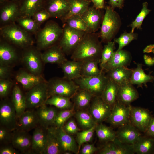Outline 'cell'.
I'll return each mask as SVG.
<instances>
[{"mask_svg":"<svg viewBox=\"0 0 154 154\" xmlns=\"http://www.w3.org/2000/svg\"><path fill=\"white\" fill-rule=\"evenodd\" d=\"M99 38V34L97 33L86 32L72 53V60L80 61L100 60L103 47Z\"/></svg>","mask_w":154,"mask_h":154,"instance_id":"1","label":"cell"},{"mask_svg":"<svg viewBox=\"0 0 154 154\" xmlns=\"http://www.w3.org/2000/svg\"><path fill=\"white\" fill-rule=\"evenodd\" d=\"M0 35L1 38L23 49L33 46L34 42L31 35L16 23L0 26Z\"/></svg>","mask_w":154,"mask_h":154,"instance_id":"2","label":"cell"},{"mask_svg":"<svg viewBox=\"0 0 154 154\" xmlns=\"http://www.w3.org/2000/svg\"><path fill=\"white\" fill-rule=\"evenodd\" d=\"M62 32V28L56 22L51 20L48 21L35 34L36 47L40 50H45L57 44Z\"/></svg>","mask_w":154,"mask_h":154,"instance_id":"3","label":"cell"},{"mask_svg":"<svg viewBox=\"0 0 154 154\" xmlns=\"http://www.w3.org/2000/svg\"><path fill=\"white\" fill-rule=\"evenodd\" d=\"M105 13L101 25L100 37L102 42L107 43L111 41L118 31L121 20L118 13L110 6L105 7Z\"/></svg>","mask_w":154,"mask_h":154,"instance_id":"4","label":"cell"},{"mask_svg":"<svg viewBox=\"0 0 154 154\" xmlns=\"http://www.w3.org/2000/svg\"><path fill=\"white\" fill-rule=\"evenodd\" d=\"M48 98L53 95H59L70 99L79 89L73 80L65 78H54L48 82Z\"/></svg>","mask_w":154,"mask_h":154,"instance_id":"5","label":"cell"},{"mask_svg":"<svg viewBox=\"0 0 154 154\" xmlns=\"http://www.w3.org/2000/svg\"><path fill=\"white\" fill-rule=\"evenodd\" d=\"M58 44L65 54H72L86 32L70 27L65 23Z\"/></svg>","mask_w":154,"mask_h":154,"instance_id":"6","label":"cell"},{"mask_svg":"<svg viewBox=\"0 0 154 154\" xmlns=\"http://www.w3.org/2000/svg\"><path fill=\"white\" fill-rule=\"evenodd\" d=\"M108 79L103 71L101 74L97 76L81 77L73 80L79 88L88 91L95 97L101 96Z\"/></svg>","mask_w":154,"mask_h":154,"instance_id":"7","label":"cell"},{"mask_svg":"<svg viewBox=\"0 0 154 154\" xmlns=\"http://www.w3.org/2000/svg\"><path fill=\"white\" fill-rule=\"evenodd\" d=\"M26 108H37L45 104L48 98V82L40 83L30 89L25 95Z\"/></svg>","mask_w":154,"mask_h":154,"instance_id":"8","label":"cell"},{"mask_svg":"<svg viewBox=\"0 0 154 154\" xmlns=\"http://www.w3.org/2000/svg\"><path fill=\"white\" fill-rule=\"evenodd\" d=\"M22 60L29 72L36 75H41L42 70L41 53L33 46L23 49Z\"/></svg>","mask_w":154,"mask_h":154,"instance_id":"9","label":"cell"},{"mask_svg":"<svg viewBox=\"0 0 154 154\" xmlns=\"http://www.w3.org/2000/svg\"><path fill=\"white\" fill-rule=\"evenodd\" d=\"M131 106L117 101L112 107L106 121L112 126L118 127L130 123Z\"/></svg>","mask_w":154,"mask_h":154,"instance_id":"10","label":"cell"},{"mask_svg":"<svg viewBox=\"0 0 154 154\" xmlns=\"http://www.w3.org/2000/svg\"><path fill=\"white\" fill-rule=\"evenodd\" d=\"M111 107L100 96L94 97L89 105V112L97 124L106 121L110 116Z\"/></svg>","mask_w":154,"mask_h":154,"instance_id":"11","label":"cell"},{"mask_svg":"<svg viewBox=\"0 0 154 154\" xmlns=\"http://www.w3.org/2000/svg\"><path fill=\"white\" fill-rule=\"evenodd\" d=\"M153 117L151 112L148 109L131 106L130 122L139 131L145 133Z\"/></svg>","mask_w":154,"mask_h":154,"instance_id":"12","label":"cell"},{"mask_svg":"<svg viewBox=\"0 0 154 154\" xmlns=\"http://www.w3.org/2000/svg\"><path fill=\"white\" fill-rule=\"evenodd\" d=\"M21 15L19 2L8 0L0 5V26L16 23Z\"/></svg>","mask_w":154,"mask_h":154,"instance_id":"13","label":"cell"},{"mask_svg":"<svg viewBox=\"0 0 154 154\" xmlns=\"http://www.w3.org/2000/svg\"><path fill=\"white\" fill-rule=\"evenodd\" d=\"M17 116L11 102L2 101L0 105V123L1 126L10 131L15 130L17 126Z\"/></svg>","mask_w":154,"mask_h":154,"instance_id":"14","label":"cell"},{"mask_svg":"<svg viewBox=\"0 0 154 154\" xmlns=\"http://www.w3.org/2000/svg\"><path fill=\"white\" fill-rule=\"evenodd\" d=\"M69 8V0H46L43 8L50 14V17L64 21Z\"/></svg>","mask_w":154,"mask_h":154,"instance_id":"15","label":"cell"},{"mask_svg":"<svg viewBox=\"0 0 154 154\" xmlns=\"http://www.w3.org/2000/svg\"><path fill=\"white\" fill-rule=\"evenodd\" d=\"M100 154H133V145L123 143L117 137L114 140L106 143L99 151Z\"/></svg>","mask_w":154,"mask_h":154,"instance_id":"16","label":"cell"},{"mask_svg":"<svg viewBox=\"0 0 154 154\" xmlns=\"http://www.w3.org/2000/svg\"><path fill=\"white\" fill-rule=\"evenodd\" d=\"M100 10L94 6H90L81 15L90 32L96 33L100 27L104 16Z\"/></svg>","mask_w":154,"mask_h":154,"instance_id":"17","label":"cell"},{"mask_svg":"<svg viewBox=\"0 0 154 154\" xmlns=\"http://www.w3.org/2000/svg\"><path fill=\"white\" fill-rule=\"evenodd\" d=\"M139 131L130 122L118 127L116 137L123 143L133 145L141 136Z\"/></svg>","mask_w":154,"mask_h":154,"instance_id":"18","label":"cell"},{"mask_svg":"<svg viewBox=\"0 0 154 154\" xmlns=\"http://www.w3.org/2000/svg\"><path fill=\"white\" fill-rule=\"evenodd\" d=\"M139 97L137 90L130 81L119 85L117 96L118 102L126 106H129Z\"/></svg>","mask_w":154,"mask_h":154,"instance_id":"19","label":"cell"},{"mask_svg":"<svg viewBox=\"0 0 154 154\" xmlns=\"http://www.w3.org/2000/svg\"><path fill=\"white\" fill-rule=\"evenodd\" d=\"M132 60L130 52L123 49L114 51L111 58L105 65L103 70L106 72L120 66L127 67Z\"/></svg>","mask_w":154,"mask_h":154,"instance_id":"20","label":"cell"},{"mask_svg":"<svg viewBox=\"0 0 154 154\" xmlns=\"http://www.w3.org/2000/svg\"><path fill=\"white\" fill-rule=\"evenodd\" d=\"M65 54L57 44L45 50L41 53L43 63L55 64L60 65L67 60Z\"/></svg>","mask_w":154,"mask_h":154,"instance_id":"21","label":"cell"},{"mask_svg":"<svg viewBox=\"0 0 154 154\" xmlns=\"http://www.w3.org/2000/svg\"><path fill=\"white\" fill-rule=\"evenodd\" d=\"M55 129L63 153L70 151L75 154L79 153L78 145L72 135L66 133L62 128L55 127Z\"/></svg>","mask_w":154,"mask_h":154,"instance_id":"22","label":"cell"},{"mask_svg":"<svg viewBox=\"0 0 154 154\" xmlns=\"http://www.w3.org/2000/svg\"><path fill=\"white\" fill-rule=\"evenodd\" d=\"M18 54L12 44L1 38L0 65L11 66L17 60Z\"/></svg>","mask_w":154,"mask_h":154,"instance_id":"23","label":"cell"},{"mask_svg":"<svg viewBox=\"0 0 154 154\" xmlns=\"http://www.w3.org/2000/svg\"><path fill=\"white\" fill-rule=\"evenodd\" d=\"M37 108L36 112L40 126L46 129L52 126L58 112L56 108L48 106L45 104Z\"/></svg>","mask_w":154,"mask_h":154,"instance_id":"24","label":"cell"},{"mask_svg":"<svg viewBox=\"0 0 154 154\" xmlns=\"http://www.w3.org/2000/svg\"><path fill=\"white\" fill-rule=\"evenodd\" d=\"M31 139L27 131L19 129L12 133L11 142L15 148L24 153L31 149Z\"/></svg>","mask_w":154,"mask_h":154,"instance_id":"25","label":"cell"},{"mask_svg":"<svg viewBox=\"0 0 154 154\" xmlns=\"http://www.w3.org/2000/svg\"><path fill=\"white\" fill-rule=\"evenodd\" d=\"M31 139V149L35 153L43 154L47 139V129L41 126L34 129Z\"/></svg>","mask_w":154,"mask_h":154,"instance_id":"26","label":"cell"},{"mask_svg":"<svg viewBox=\"0 0 154 154\" xmlns=\"http://www.w3.org/2000/svg\"><path fill=\"white\" fill-rule=\"evenodd\" d=\"M63 153L56 135L55 127L51 126L47 129V139L44 154Z\"/></svg>","mask_w":154,"mask_h":154,"instance_id":"27","label":"cell"},{"mask_svg":"<svg viewBox=\"0 0 154 154\" xmlns=\"http://www.w3.org/2000/svg\"><path fill=\"white\" fill-rule=\"evenodd\" d=\"M15 79L24 88L27 90L40 83L46 81L41 75H35L25 71H21L17 73Z\"/></svg>","mask_w":154,"mask_h":154,"instance_id":"28","label":"cell"},{"mask_svg":"<svg viewBox=\"0 0 154 154\" xmlns=\"http://www.w3.org/2000/svg\"><path fill=\"white\" fill-rule=\"evenodd\" d=\"M19 129L29 131L37 127L39 120L36 111H25L19 117Z\"/></svg>","mask_w":154,"mask_h":154,"instance_id":"29","label":"cell"},{"mask_svg":"<svg viewBox=\"0 0 154 154\" xmlns=\"http://www.w3.org/2000/svg\"><path fill=\"white\" fill-rule=\"evenodd\" d=\"M82 61L67 60L60 66L64 77L74 80L82 77L81 69Z\"/></svg>","mask_w":154,"mask_h":154,"instance_id":"30","label":"cell"},{"mask_svg":"<svg viewBox=\"0 0 154 154\" xmlns=\"http://www.w3.org/2000/svg\"><path fill=\"white\" fill-rule=\"evenodd\" d=\"M46 0H21L19 2L21 16L32 17L43 8Z\"/></svg>","mask_w":154,"mask_h":154,"instance_id":"31","label":"cell"},{"mask_svg":"<svg viewBox=\"0 0 154 154\" xmlns=\"http://www.w3.org/2000/svg\"><path fill=\"white\" fill-rule=\"evenodd\" d=\"M132 71L133 70L127 67L120 66L106 72V75L109 78L119 85L130 81Z\"/></svg>","mask_w":154,"mask_h":154,"instance_id":"32","label":"cell"},{"mask_svg":"<svg viewBox=\"0 0 154 154\" xmlns=\"http://www.w3.org/2000/svg\"><path fill=\"white\" fill-rule=\"evenodd\" d=\"M11 98V102L15 110L17 117L19 118L27 108L25 95L17 85L13 89Z\"/></svg>","mask_w":154,"mask_h":154,"instance_id":"33","label":"cell"},{"mask_svg":"<svg viewBox=\"0 0 154 154\" xmlns=\"http://www.w3.org/2000/svg\"><path fill=\"white\" fill-rule=\"evenodd\" d=\"M133 146L135 153L137 154L154 153V138L146 135L141 136Z\"/></svg>","mask_w":154,"mask_h":154,"instance_id":"34","label":"cell"},{"mask_svg":"<svg viewBox=\"0 0 154 154\" xmlns=\"http://www.w3.org/2000/svg\"><path fill=\"white\" fill-rule=\"evenodd\" d=\"M107 84L100 97L112 107L117 102L119 85L109 78Z\"/></svg>","mask_w":154,"mask_h":154,"instance_id":"35","label":"cell"},{"mask_svg":"<svg viewBox=\"0 0 154 154\" xmlns=\"http://www.w3.org/2000/svg\"><path fill=\"white\" fill-rule=\"evenodd\" d=\"M137 66L133 70L130 82L132 84L137 85L139 87H141L143 84L146 86V83L154 80V76L145 73L142 69L141 64H137Z\"/></svg>","mask_w":154,"mask_h":154,"instance_id":"36","label":"cell"},{"mask_svg":"<svg viewBox=\"0 0 154 154\" xmlns=\"http://www.w3.org/2000/svg\"><path fill=\"white\" fill-rule=\"evenodd\" d=\"M93 97L88 91L79 88L71 99H72L74 107L81 110L90 105Z\"/></svg>","mask_w":154,"mask_h":154,"instance_id":"37","label":"cell"},{"mask_svg":"<svg viewBox=\"0 0 154 154\" xmlns=\"http://www.w3.org/2000/svg\"><path fill=\"white\" fill-rule=\"evenodd\" d=\"M69 8L68 13L64 21L71 16L75 15H81L90 7V0H69Z\"/></svg>","mask_w":154,"mask_h":154,"instance_id":"38","label":"cell"},{"mask_svg":"<svg viewBox=\"0 0 154 154\" xmlns=\"http://www.w3.org/2000/svg\"><path fill=\"white\" fill-rule=\"evenodd\" d=\"M99 60H90L82 61L81 75L83 77H90L97 76L103 71L98 67Z\"/></svg>","mask_w":154,"mask_h":154,"instance_id":"39","label":"cell"},{"mask_svg":"<svg viewBox=\"0 0 154 154\" xmlns=\"http://www.w3.org/2000/svg\"><path fill=\"white\" fill-rule=\"evenodd\" d=\"M95 131L99 140L101 142L112 141L116 137V132L102 123L96 124Z\"/></svg>","mask_w":154,"mask_h":154,"instance_id":"40","label":"cell"},{"mask_svg":"<svg viewBox=\"0 0 154 154\" xmlns=\"http://www.w3.org/2000/svg\"><path fill=\"white\" fill-rule=\"evenodd\" d=\"M70 98L59 95H53L49 97L46 100L45 104L53 106L56 108L63 110L71 109L74 105Z\"/></svg>","mask_w":154,"mask_h":154,"instance_id":"41","label":"cell"},{"mask_svg":"<svg viewBox=\"0 0 154 154\" xmlns=\"http://www.w3.org/2000/svg\"><path fill=\"white\" fill-rule=\"evenodd\" d=\"M16 23L31 35H35L41 29L40 26L31 17L20 16L17 19Z\"/></svg>","mask_w":154,"mask_h":154,"instance_id":"42","label":"cell"},{"mask_svg":"<svg viewBox=\"0 0 154 154\" xmlns=\"http://www.w3.org/2000/svg\"><path fill=\"white\" fill-rule=\"evenodd\" d=\"M74 115L80 127L83 130L90 129L97 124L89 112L78 110Z\"/></svg>","mask_w":154,"mask_h":154,"instance_id":"43","label":"cell"},{"mask_svg":"<svg viewBox=\"0 0 154 154\" xmlns=\"http://www.w3.org/2000/svg\"><path fill=\"white\" fill-rule=\"evenodd\" d=\"M74 107L69 109L61 110L58 111L55 118L53 125L56 128H62L66 122L74 115Z\"/></svg>","mask_w":154,"mask_h":154,"instance_id":"44","label":"cell"},{"mask_svg":"<svg viewBox=\"0 0 154 154\" xmlns=\"http://www.w3.org/2000/svg\"><path fill=\"white\" fill-rule=\"evenodd\" d=\"M115 48V42L112 41L107 42L103 47L99 63L100 70L102 71L112 56Z\"/></svg>","mask_w":154,"mask_h":154,"instance_id":"45","label":"cell"},{"mask_svg":"<svg viewBox=\"0 0 154 154\" xmlns=\"http://www.w3.org/2000/svg\"><path fill=\"white\" fill-rule=\"evenodd\" d=\"M64 23L73 29L86 32H89L86 23L80 15L71 16L66 20Z\"/></svg>","mask_w":154,"mask_h":154,"instance_id":"46","label":"cell"},{"mask_svg":"<svg viewBox=\"0 0 154 154\" xmlns=\"http://www.w3.org/2000/svg\"><path fill=\"white\" fill-rule=\"evenodd\" d=\"M148 3L147 2H145L143 3L141 11L130 25L131 28V32H134V30L136 28L141 29V25L144 19L151 11L148 8Z\"/></svg>","mask_w":154,"mask_h":154,"instance_id":"47","label":"cell"},{"mask_svg":"<svg viewBox=\"0 0 154 154\" xmlns=\"http://www.w3.org/2000/svg\"><path fill=\"white\" fill-rule=\"evenodd\" d=\"M96 125L90 129L79 131L76 134V140L78 145L79 151L82 145L92 140L95 131Z\"/></svg>","mask_w":154,"mask_h":154,"instance_id":"48","label":"cell"},{"mask_svg":"<svg viewBox=\"0 0 154 154\" xmlns=\"http://www.w3.org/2000/svg\"><path fill=\"white\" fill-rule=\"evenodd\" d=\"M137 34L131 32L129 33L125 32L120 36L114 40V42L118 44V47L117 50H122L125 46L129 44L134 40L137 39Z\"/></svg>","mask_w":154,"mask_h":154,"instance_id":"49","label":"cell"},{"mask_svg":"<svg viewBox=\"0 0 154 154\" xmlns=\"http://www.w3.org/2000/svg\"><path fill=\"white\" fill-rule=\"evenodd\" d=\"M13 85L12 82L8 78L0 79V96H7L9 94Z\"/></svg>","mask_w":154,"mask_h":154,"instance_id":"50","label":"cell"},{"mask_svg":"<svg viewBox=\"0 0 154 154\" xmlns=\"http://www.w3.org/2000/svg\"><path fill=\"white\" fill-rule=\"evenodd\" d=\"M32 18L38 25H41L50 17L49 13L44 9L43 8L35 13Z\"/></svg>","mask_w":154,"mask_h":154,"instance_id":"51","label":"cell"},{"mask_svg":"<svg viewBox=\"0 0 154 154\" xmlns=\"http://www.w3.org/2000/svg\"><path fill=\"white\" fill-rule=\"evenodd\" d=\"M62 128L66 133L71 135L76 134L80 130L75 121L72 119L66 123Z\"/></svg>","mask_w":154,"mask_h":154,"instance_id":"52","label":"cell"},{"mask_svg":"<svg viewBox=\"0 0 154 154\" xmlns=\"http://www.w3.org/2000/svg\"><path fill=\"white\" fill-rule=\"evenodd\" d=\"M7 129L1 126L0 128V142L7 143L11 142L12 134Z\"/></svg>","mask_w":154,"mask_h":154,"instance_id":"53","label":"cell"},{"mask_svg":"<svg viewBox=\"0 0 154 154\" xmlns=\"http://www.w3.org/2000/svg\"><path fill=\"white\" fill-rule=\"evenodd\" d=\"M98 150V148L95 146L94 144H84L80 149L79 153L81 154H93Z\"/></svg>","mask_w":154,"mask_h":154,"instance_id":"54","label":"cell"},{"mask_svg":"<svg viewBox=\"0 0 154 154\" xmlns=\"http://www.w3.org/2000/svg\"><path fill=\"white\" fill-rule=\"evenodd\" d=\"M11 72L10 66L0 65V79L8 78L10 75Z\"/></svg>","mask_w":154,"mask_h":154,"instance_id":"55","label":"cell"},{"mask_svg":"<svg viewBox=\"0 0 154 154\" xmlns=\"http://www.w3.org/2000/svg\"><path fill=\"white\" fill-rule=\"evenodd\" d=\"M125 0H109L108 4L113 9L121 8L124 5Z\"/></svg>","mask_w":154,"mask_h":154,"instance_id":"56","label":"cell"},{"mask_svg":"<svg viewBox=\"0 0 154 154\" xmlns=\"http://www.w3.org/2000/svg\"><path fill=\"white\" fill-rule=\"evenodd\" d=\"M145 133V135L154 138V116Z\"/></svg>","mask_w":154,"mask_h":154,"instance_id":"57","label":"cell"},{"mask_svg":"<svg viewBox=\"0 0 154 154\" xmlns=\"http://www.w3.org/2000/svg\"><path fill=\"white\" fill-rule=\"evenodd\" d=\"M18 152L12 147L6 146L2 147L0 150V154H16Z\"/></svg>","mask_w":154,"mask_h":154,"instance_id":"58","label":"cell"},{"mask_svg":"<svg viewBox=\"0 0 154 154\" xmlns=\"http://www.w3.org/2000/svg\"><path fill=\"white\" fill-rule=\"evenodd\" d=\"M96 9H101L105 8L104 0H90Z\"/></svg>","mask_w":154,"mask_h":154,"instance_id":"59","label":"cell"},{"mask_svg":"<svg viewBox=\"0 0 154 154\" xmlns=\"http://www.w3.org/2000/svg\"><path fill=\"white\" fill-rule=\"evenodd\" d=\"M143 58L145 63L148 66H151L154 64V57L145 54Z\"/></svg>","mask_w":154,"mask_h":154,"instance_id":"60","label":"cell"},{"mask_svg":"<svg viewBox=\"0 0 154 154\" xmlns=\"http://www.w3.org/2000/svg\"><path fill=\"white\" fill-rule=\"evenodd\" d=\"M144 52L147 53L152 52L154 53V45H150L148 46L145 49Z\"/></svg>","mask_w":154,"mask_h":154,"instance_id":"61","label":"cell"},{"mask_svg":"<svg viewBox=\"0 0 154 154\" xmlns=\"http://www.w3.org/2000/svg\"><path fill=\"white\" fill-rule=\"evenodd\" d=\"M8 0H0V5L3 3Z\"/></svg>","mask_w":154,"mask_h":154,"instance_id":"62","label":"cell"},{"mask_svg":"<svg viewBox=\"0 0 154 154\" xmlns=\"http://www.w3.org/2000/svg\"><path fill=\"white\" fill-rule=\"evenodd\" d=\"M20 2L21 0H12Z\"/></svg>","mask_w":154,"mask_h":154,"instance_id":"63","label":"cell"},{"mask_svg":"<svg viewBox=\"0 0 154 154\" xmlns=\"http://www.w3.org/2000/svg\"></svg>","mask_w":154,"mask_h":154,"instance_id":"64","label":"cell"}]
</instances>
